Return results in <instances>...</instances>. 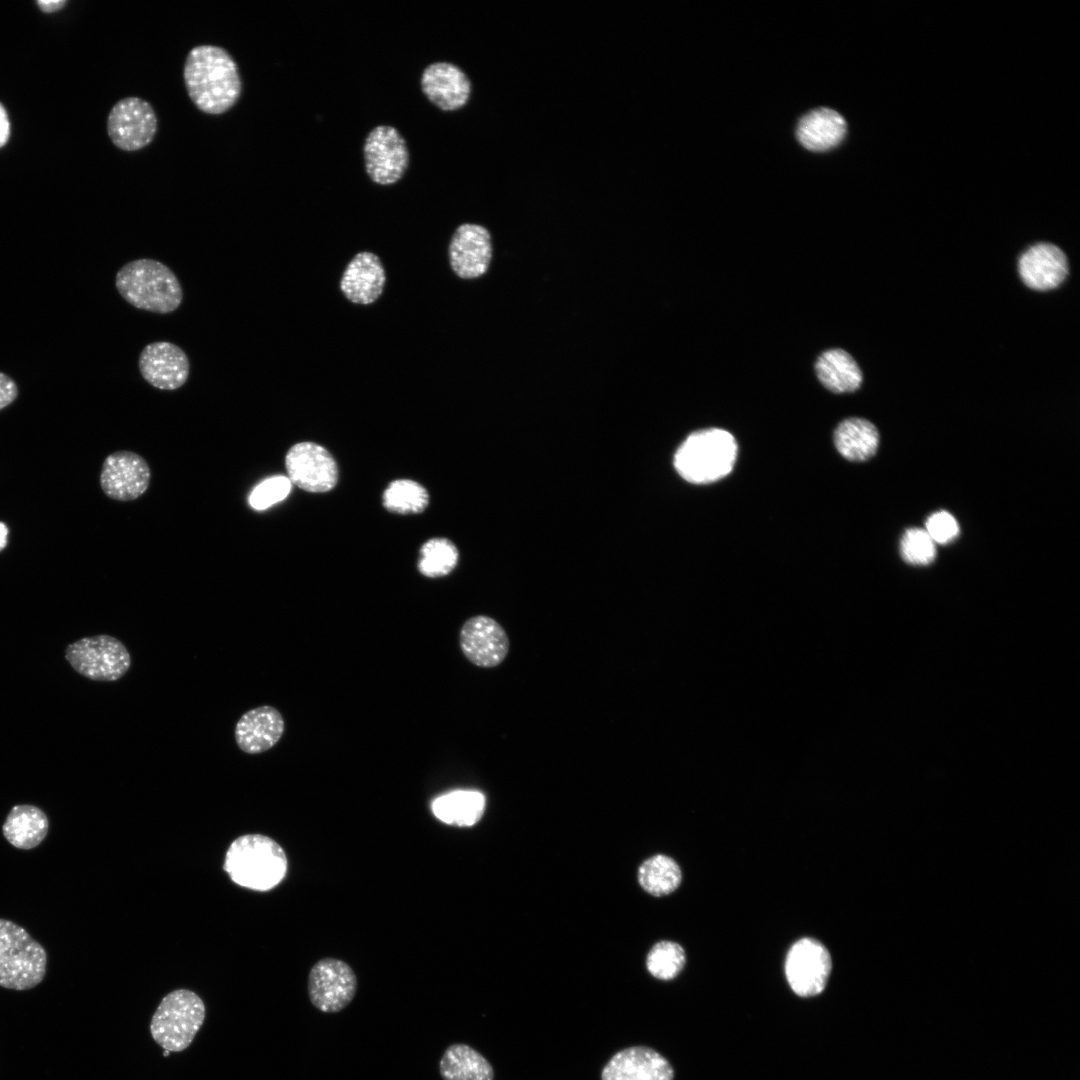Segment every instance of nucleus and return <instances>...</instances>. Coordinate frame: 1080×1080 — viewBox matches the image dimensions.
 <instances>
[{
    "label": "nucleus",
    "instance_id": "obj_12",
    "mask_svg": "<svg viewBox=\"0 0 1080 1080\" xmlns=\"http://www.w3.org/2000/svg\"><path fill=\"white\" fill-rule=\"evenodd\" d=\"M291 483L313 493L331 490L337 483V464L328 450L313 442L294 444L285 456Z\"/></svg>",
    "mask_w": 1080,
    "mask_h": 1080
},
{
    "label": "nucleus",
    "instance_id": "obj_30",
    "mask_svg": "<svg viewBox=\"0 0 1080 1080\" xmlns=\"http://www.w3.org/2000/svg\"><path fill=\"white\" fill-rule=\"evenodd\" d=\"M458 561V550L447 538H432L420 548L418 570L426 577H441L449 574Z\"/></svg>",
    "mask_w": 1080,
    "mask_h": 1080
},
{
    "label": "nucleus",
    "instance_id": "obj_21",
    "mask_svg": "<svg viewBox=\"0 0 1080 1080\" xmlns=\"http://www.w3.org/2000/svg\"><path fill=\"white\" fill-rule=\"evenodd\" d=\"M385 282V270L379 257L372 252L362 251L347 264L339 286L350 302L368 305L382 295Z\"/></svg>",
    "mask_w": 1080,
    "mask_h": 1080
},
{
    "label": "nucleus",
    "instance_id": "obj_7",
    "mask_svg": "<svg viewBox=\"0 0 1080 1080\" xmlns=\"http://www.w3.org/2000/svg\"><path fill=\"white\" fill-rule=\"evenodd\" d=\"M65 658L77 673L95 681H116L131 666L126 646L107 634L84 637L69 644Z\"/></svg>",
    "mask_w": 1080,
    "mask_h": 1080
},
{
    "label": "nucleus",
    "instance_id": "obj_20",
    "mask_svg": "<svg viewBox=\"0 0 1080 1080\" xmlns=\"http://www.w3.org/2000/svg\"><path fill=\"white\" fill-rule=\"evenodd\" d=\"M670 1063L648 1047H630L616 1053L602 1070V1080H673Z\"/></svg>",
    "mask_w": 1080,
    "mask_h": 1080
},
{
    "label": "nucleus",
    "instance_id": "obj_38",
    "mask_svg": "<svg viewBox=\"0 0 1080 1080\" xmlns=\"http://www.w3.org/2000/svg\"><path fill=\"white\" fill-rule=\"evenodd\" d=\"M9 529L4 522L0 521V552L6 548L8 544Z\"/></svg>",
    "mask_w": 1080,
    "mask_h": 1080
},
{
    "label": "nucleus",
    "instance_id": "obj_37",
    "mask_svg": "<svg viewBox=\"0 0 1080 1080\" xmlns=\"http://www.w3.org/2000/svg\"><path fill=\"white\" fill-rule=\"evenodd\" d=\"M67 4L66 0H38L37 5L43 13H55Z\"/></svg>",
    "mask_w": 1080,
    "mask_h": 1080
},
{
    "label": "nucleus",
    "instance_id": "obj_34",
    "mask_svg": "<svg viewBox=\"0 0 1080 1080\" xmlns=\"http://www.w3.org/2000/svg\"><path fill=\"white\" fill-rule=\"evenodd\" d=\"M925 531L934 543L947 544L959 534V525L950 513L939 511L929 516Z\"/></svg>",
    "mask_w": 1080,
    "mask_h": 1080
},
{
    "label": "nucleus",
    "instance_id": "obj_11",
    "mask_svg": "<svg viewBox=\"0 0 1080 1080\" xmlns=\"http://www.w3.org/2000/svg\"><path fill=\"white\" fill-rule=\"evenodd\" d=\"M832 968L827 948L813 938H802L789 949L785 974L791 989L801 997L821 993Z\"/></svg>",
    "mask_w": 1080,
    "mask_h": 1080
},
{
    "label": "nucleus",
    "instance_id": "obj_24",
    "mask_svg": "<svg viewBox=\"0 0 1080 1080\" xmlns=\"http://www.w3.org/2000/svg\"><path fill=\"white\" fill-rule=\"evenodd\" d=\"M815 371L822 385L833 393L854 392L863 381L856 360L839 348L823 352L816 361Z\"/></svg>",
    "mask_w": 1080,
    "mask_h": 1080
},
{
    "label": "nucleus",
    "instance_id": "obj_1",
    "mask_svg": "<svg viewBox=\"0 0 1080 1080\" xmlns=\"http://www.w3.org/2000/svg\"><path fill=\"white\" fill-rule=\"evenodd\" d=\"M183 79L190 100L205 114H224L241 96L242 81L237 63L219 46L193 47L184 62Z\"/></svg>",
    "mask_w": 1080,
    "mask_h": 1080
},
{
    "label": "nucleus",
    "instance_id": "obj_26",
    "mask_svg": "<svg viewBox=\"0 0 1080 1080\" xmlns=\"http://www.w3.org/2000/svg\"><path fill=\"white\" fill-rule=\"evenodd\" d=\"M443 1080H494V1070L477 1050L463 1043L448 1046L439 1062Z\"/></svg>",
    "mask_w": 1080,
    "mask_h": 1080
},
{
    "label": "nucleus",
    "instance_id": "obj_8",
    "mask_svg": "<svg viewBox=\"0 0 1080 1080\" xmlns=\"http://www.w3.org/2000/svg\"><path fill=\"white\" fill-rule=\"evenodd\" d=\"M363 159L366 173L374 183L394 184L408 167L407 142L394 126L379 124L365 137Z\"/></svg>",
    "mask_w": 1080,
    "mask_h": 1080
},
{
    "label": "nucleus",
    "instance_id": "obj_2",
    "mask_svg": "<svg viewBox=\"0 0 1080 1080\" xmlns=\"http://www.w3.org/2000/svg\"><path fill=\"white\" fill-rule=\"evenodd\" d=\"M223 869L236 885L266 892L285 878L288 859L281 845L271 837L259 833L244 834L229 845Z\"/></svg>",
    "mask_w": 1080,
    "mask_h": 1080
},
{
    "label": "nucleus",
    "instance_id": "obj_9",
    "mask_svg": "<svg viewBox=\"0 0 1080 1080\" xmlns=\"http://www.w3.org/2000/svg\"><path fill=\"white\" fill-rule=\"evenodd\" d=\"M158 130V118L152 105L136 96L114 104L107 117V133L120 150L134 152L147 147Z\"/></svg>",
    "mask_w": 1080,
    "mask_h": 1080
},
{
    "label": "nucleus",
    "instance_id": "obj_10",
    "mask_svg": "<svg viewBox=\"0 0 1080 1080\" xmlns=\"http://www.w3.org/2000/svg\"><path fill=\"white\" fill-rule=\"evenodd\" d=\"M357 976L343 960L326 957L310 969L307 990L312 1005L324 1013H337L346 1008L357 992Z\"/></svg>",
    "mask_w": 1080,
    "mask_h": 1080
},
{
    "label": "nucleus",
    "instance_id": "obj_16",
    "mask_svg": "<svg viewBox=\"0 0 1080 1080\" xmlns=\"http://www.w3.org/2000/svg\"><path fill=\"white\" fill-rule=\"evenodd\" d=\"M138 367L148 384L167 391L182 387L190 373L187 354L178 345L167 341L147 344L139 355Z\"/></svg>",
    "mask_w": 1080,
    "mask_h": 1080
},
{
    "label": "nucleus",
    "instance_id": "obj_22",
    "mask_svg": "<svg viewBox=\"0 0 1080 1080\" xmlns=\"http://www.w3.org/2000/svg\"><path fill=\"white\" fill-rule=\"evenodd\" d=\"M49 831V819L39 807L30 804L15 805L3 825L4 838L15 848L30 850L40 845Z\"/></svg>",
    "mask_w": 1080,
    "mask_h": 1080
},
{
    "label": "nucleus",
    "instance_id": "obj_13",
    "mask_svg": "<svg viewBox=\"0 0 1080 1080\" xmlns=\"http://www.w3.org/2000/svg\"><path fill=\"white\" fill-rule=\"evenodd\" d=\"M459 644L464 656L481 668L500 665L510 648L504 628L485 615H477L464 622L459 632Z\"/></svg>",
    "mask_w": 1080,
    "mask_h": 1080
},
{
    "label": "nucleus",
    "instance_id": "obj_29",
    "mask_svg": "<svg viewBox=\"0 0 1080 1080\" xmlns=\"http://www.w3.org/2000/svg\"><path fill=\"white\" fill-rule=\"evenodd\" d=\"M428 503L427 490L410 479H397L391 482L383 493V506L394 513H420L426 509Z\"/></svg>",
    "mask_w": 1080,
    "mask_h": 1080
},
{
    "label": "nucleus",
    "instance_id": "obj_23",
    "mask_svg": "<svg viewBox=\"0 0 1080 1080\" xmlns=\"http://www.w3.org/2000/svg\"><path fill=\"white\" fill-rule=\"evenodd\" d=\"M844 118L829 108L815 109L798 123L799 142L812 151H826L838 145L846 134Z\"/></svg>",
    "mask_w": 1080,
    "mask_h": 1080
},
{
    "label": "nucleus",
    "instance_id": "obj_6",
    "mask_svg": "<svg viewBox=\"0 0 1080 1080\" xmlns=\"http://www.w3.org/2000/svg\"><path fill=\"white\" fill-rule=\"evenodd\" d=\"M206 1006L189 989H176L165 995L152 1015L150 1034L164 1050L181 1052L190 1046L202 1027Z\"/></svg>",
    "mask_w": 1080,
    "mask_h": 1080
},
{
    "label": "nucleus",
    "instance_id": "obj_18",
    "mask_svg": "<svg viewBox=\"0 0 1080 1080\" xmlns=\"http://www.w3.org/2000/svg\"><path fill=\"white\" fill-rule=\"evenodd\" d=\"M425 96L438 108L454 111L462 108L472 94V82L457 64L435 61L428 64L420 77Z\"/></svg>",
    "mask_w": 1080,
    "mask_h": 1080
},
{
    "label": "nucleus",
    "instance_id": "obj_31",
    "mask_svg": "<svg viewBox=\"0 0 1080 1080\" xmlns=\"http://www.w3.org/2000/svg\"><path fill=\"white\" fill-rule=\"evenodd\" d=\"M684 949L675 942L656 943L648 953L646 965L649 973L657 979L671 980L685 965Z\"/></svg>",
    "mask_w": 1080,
    "mask_h": 1080
},
{
    "label": "nucleus",
    "instance_id": "obj_17",
    "mask_svg": "<svg viewBox=\"0 0 1080 1080\" xmlns=\"http://www.w3.org/2000/svg\"><path fill=\"white\" fill-rule=\"evenodd\" d=\"M1017 270L1026 287L1046 292L1059 287L1066 280L1069 262L1060 247L1049 242H1038L1019 256Z\"/></svg>",
    "mask_w": 1080,
    "mask_h": 1080
},
{
    "label": "nucleus",
    "instance_id": "obj_5",
    "mask_svg": "<svg viewBox=\"0 0 1080 1080\" xmlns=\"http://www.w3.org/2000/svg\"><path fill=\"white\" fill-rule=\"evenodd\" d=\"M47 969V952L28 931L0 918V987L24 991L40 984Z\"/></svg>",
    "mask_w": 1080,
    "mask_h": 1080
},
{
    "label": "nucleus",
    "instance_id": "obj_32",
    "mask_svg": "<svg viewBox=\"0 0 1080 1080\" xmlns=\"http://www.w3.org/2000/svg\"><path fill=\"white\" fill-rule=\"evenodd\" d=\"M900 552L903 559L913 565H927L936 557L934 541L921 528H910L905 531L900 542Z\"/></svg>",
    "mask_w": 1080,
    "mask_h": 1080
},
{
    "label": "nucleus",
    "instance_id": "obj_4",
    "mask_svg": "<svg viewBox=\"0 0 1080 1080\" xmlns=\"http://www.w3.org/2000/svg\"><path fill=\"white\" fill-rule=\"evenodd\" d=\"M737 443L732 434L719 428L691 433L677 449L674 467L693 484H707L727 476L736 461Z\"/></svg>",
    "mask_w": 1080,
    "mask_h": 1080
},
{
    "label": "nucleus",
    "instance_id": "obj_15",
    "mask_svg": "<svg viewBox=\"0 0 1080 1080\" xmlns=\"http://www.w3.org/2000/svg\"><path fill=\"white\" fill-rule=\"evenodd\" d=\"M448 258L452 271L461 279H475L485 274L492 258L488 229L475 223L460 224L451 236Z\"/></svg>",
    "mask_w": 1080,
    "mask_h": 1080
},
{
    "label": "nucleus",
    "instance_id": "obj_36",
    "mask_svg": "<svg viewBox=\"0 0 1080 1080\" xmlns=\"http://www.w3.org/2000/svg\"><path fill=\"white\" fill-rule=\"evenodd\" d=\"M10 137V121L5 107L0 103V148L6 145Z\"/></svg>",
    "mask_w": 1080,
    "mask_h": 1080
},
{
    "label": "nucleus",
    "instance_id": "obj_33",
    "mask_svg": "<svg viewBox=\"0 0 1080 1080\" xmlns=\"http://www.w3.org/2000/svg\"><path fill=\"white\" fill-rule=\"evenodd\" d=\"M291 490L288 477L274 476L261 482L250 494L249 504L255 510H265L287 497Z\"/></svg>",
    "mask_w": 1080,
    "mask_h": 1080
},
{
    "label": "nucleus",
    "instance_id": "obj_39",
    "mask_svg": "<svg viewBox=\"0 0 1080 1080\" xmlns=\"http://www.w3.org/2000/svg\"><path fill=\"white\" fill-rule=\"evenodd\" d=\"M169 1053H170L169 1051H167V1050H164V1053H163V1055H164V1056H168V1055H169Z\"/></svg>",
    "mask_w": 1080,
    "mask_h": 1080
},
{
    "label": "nucleus",
    "instance_id": "obj_27",
    "mask_svg": "<svg viewBox=\"0 0 1080 1080\" xmlns=\"http://www.w3.org/2000/svg\"><path fill=\"white\" fill-rule=\"evenodd\" d=\"M485 803V797L479 791L457 790L436 798L432 803V811L446 824L466 827L481 819Z\"/></svg>",
    "mask_w": 1080,
    "mask_h": 1080
},
{
    "label": "nucleus",
    "instance_id": "obj_3",
    "mask_svg": "<svg viewBox=\"0 0 1080 1080\" xmlns=\"http://www.w3.org/2000/svg\"><path fill=\"white\" fill-rule=\"evenodd\" d=\"M115 286L126 302L148 312H174L183 300L182 286L175 273L164 263L151 258L124 264L116 273Z\"/></svg>",
    "mask_w": 1080,
    "mask_h": 1080
},
{
    "label": "nucleus",
    "instance_id": "obj_19",
    "mask_svg": "<svg viewBox=\"0 0 1080 1080\" xmlns=\"http://www.w3.org/2000/svg\"><path fill=\"white\" fill-rule=\"evenodd\" d=\"M284 730L285 722L280 711L271 705H261L246 711L239 718L234 735L241 751L260 754L274 747Z\"/></svg>",
    "mask_w": 1080,
    "mask_h": 1080
},
{
    "label": "nucleus",
    "instance_id": "obj_28",
    "mask_svg": "<svg viewBox=\"0 0 1080 1080\" xmlns=\"http://www.w3.org/2000/svg\"><path fill=\"white\" fill-rule=\"evenodd\" d=\"M641 887L653 896L672 893L681 882L678 864L666 855H654L645 860L638 870Z\"/></svg>",
    "mask_w": 1080,
    "mask_h": 1080
},
{
    "label": "nucleus",
    "instance_id": "obj_25",
    "mask_svg": "<svg viewBox=\"0 0 1080 1080\" xmlns=\"http://www.w3.org/2000/svg\"><path fill=\"white\" fill-rule=\"evenodd\" d=\"M834 444L844 458L861 462L876 453L879 433L870 421L851 417L843 420L835 429Z\"/></svg>",
    "mask_w": 1080,
    "mask_h": 1080
},
{
    "label": "nucleus",
    "instance_id": "obj_35",
    "mask_svg": "<svg viewBox=\"0 0 1080 1080\" xmlns=\"http://www.w3.org/2000/svg\"><path fill=\"white\" fill-rule=\"evenodd\" d=\"M17 396L16 382L9 375L0 372V410L13 403Z\"/></svg>",
    "mask_w": 1080,
    "mask_h": 1080
},
{
    "label": "nucleus",
    "instance_id": "obj_14",
    "mask_svg": "<svg viewBox=\"0 0 1080 1080\" xmlns=\"http://www.w3.org/2000/svg\"><path fill=\"white\" fill-rule=\"evenodd\" d=\"M151 471L146 460L131 451H117L103 462L100 485L111 499L131 501L147 490Z\"/></svg>",
    "mask_w": 1080,
    "mask_h": 1080
}]
</instances>
